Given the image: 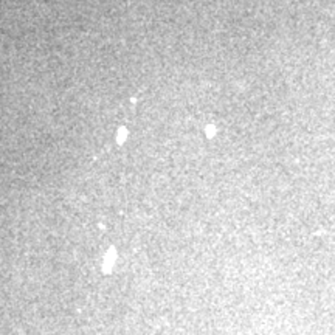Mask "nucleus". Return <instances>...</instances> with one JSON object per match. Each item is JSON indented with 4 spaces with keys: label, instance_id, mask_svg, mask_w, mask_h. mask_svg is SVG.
I'll return each instance as SVG.
<instances>
[{
    "label": "nucleus",
    "instance_id": "nucleus-1",
    "mask_svg": "<svg viewBox=\"0 0 335 335\" xmlns=\"http://www.w3.org/2000/svg\"><path fill=\"white\" fill-rule=\"evenodd\" d=\"M126 137H127V129H126V127H121V129L118 130V137H117V141H118V143H123Z\"/></svg>",
    "mask_w": 335,
    "mask_h": 335
}]
</instances>
